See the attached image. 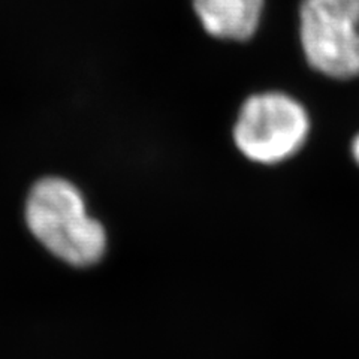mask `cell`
I'll return each instance as SVG.
<instances>
[{
  "instance_id": "277c9868",
  "label": "cell",
  "mask_w": 359,
  "mask_h": 359,
  "mask_svg": "<svg viewBox=\"0 0 359 359\" xmlns=\"http://www.w3.org/2000/svg\"><path fill=\"white\" fill-rule=\"evenodd\" d=\"M194 8L210 35L245 41L259 27L264 0H194Z\"/></svg>"
},
{
  "instance_id": "5b68a950",
  "label": "cell",
  "mask_w": 359,
  "mask_h": 359,
  "mask_svg": "<svg viewBox=\"0 0 359 359\" xmlns=\"http://www.w3.org/2000/svg\"><path fill=\"white\" fill-rule=\"evenodd\" d=\"M352 154H353V159L359 165V133L356 135L353 142H352Z\"/></svg>"
},
{
  "instance_id": "7a4b0ae2",
  "label": "cell",
  "mask_w": 359,
  "mask_h": 359,
  "mask_svg": "<svg viewBox=\"0 0 359 359\" xmlns=\"http://www.w3.org/2000/svg\"><path fill=\"white\" fill-rule=\"evenodd\" d=\"M310 130L307 111L285 93L253 95L243 104L233 128L238 150L256 163H280L299 151Z\"/></svg>"
},
{
  "instance_id": "6da1fadb",
  "label": "cell",
  "mask_w": 359,
  "mask_h": 359,
  "mask_svg": "<svg viewBox=\"0 0 359 359\" xmlns=\"http://www.w3.org/2000/svg\"><path fill=\"white\" fill-rule=\"evenodd\" d=\"M25 216L36 241L67 265L92 266L107 253L105 226L88 212L81 190L65 178L45 177L36 182L29 192Z\"/></svg>"
},
{
  "instance_id": "3957f363",
  "label": "cell",
  "mask_w": 359,
  "mask_h": 359,
  "mask_svg": "<svg viewBox=\"0 0 359 359\" xmlns=\"http://www.w3.org/2000/svg\"><path fill=\"white\" fill-rule=\"evenodd\" d=\"M299 20L314 69L337 80L359 76V0H302Z\"/></svg>"
}]
</instances>
